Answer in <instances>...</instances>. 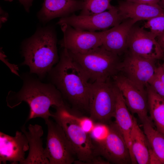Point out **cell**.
Here are the masks:
<instances>
[{
  "label": "cell",
  "instance_id": "obj_6",
  "mask_svg": "<svg viewBox=\"0 0 164 164\" xmlns=\"http://www.w3.org/2000/svg\"><path fill=\"white\" fill-rule=\"evenodd\" d=\"M116 96L114 83L109 80L90 83L89 97L90 117L95 122L108 124L114 117Z\"/></svg>",
  "mask_w": 164,
  "mask_h": 164
},
{
  "label": "cell",
  "instance_id": "obj_8",
  "mask_svg": "<svg viewBox=\"0 0 164 164\" xmlns=\"http://www.w3.org/2000/svg\"><path fill=\"white\" fill-rule=\"evenodd\" d=\"M124 20L117 7L98 14L90 15L73 14L60 18L57 24H68L76 29L92 32L105 30L116 26Z\"/></svg>",
  "mask_w": 164,
  "mask_h": 164
},
{
  "label": "cell",
  "instance_id": "obj_22",
  "mask_svg": "<svg viewBox=\"0 0 164 164\" xmlns=\"http://www.w3.org/2000/svg\"><path fill=\"white\" fill-rule=\"evenodd\" d=\"M146 88L149 117L156 129L164 134V99L149 84Z\"/></svg>",
  "mask_w": 164,
  "mask_h": 164
},
{
  "label": "cell",
  "instance_id": "obj_30",
  "mask_svg": "<svg viewBox=\"0 0 164 164\" xmlns=\"http://www.w3.org/2000/svg\"><path fill=\"white\" fill-rule=\"evenodd\" d=\"M132 2L144 4L149 5L158 4L161 0H124Z\"/></svg>",
  "mask_w": 164,
  "mask_h": 164
},
{
  "label": "cell",
  "instance_id": "obj_25",
  "mask_svg": "<svg viewBox=\"0 0 164 164\" xmlns=\"http://www.w3.org/2000/svg\"><path fill=\"white\" fill-rule=\"evenodd\" d=\"M144 26L149 29L155 37L160 36L164 34V14L147 20Z\"/></svg>",
  "mask_w": 164,
  "mask_h": 164
},
{
  "label": "cell",
  "instance_id": "obj_16",
  "mask_svg": "<svg viewBox=\"0 0 164 164\" xmlns=\"http://www.w3.org/2000/svg\"><path fill=\"white\" fill-rule=\"evenodd\" d=\"M136 22L132 19H127L119 24L105 30L101 46L118 56L121 54L128 48L130 34Z\"/></svg>",
  "mask_w": 164,
  "mask_h": 164
},
{
  "label": "cell",
  "instance_id": "obj_33",
  "mask_svg": "<svg viewBox=\"0 0 164 164\" xmlns=\"http://www.w3.org/2000/svg\"><path fill=\"white\" fill-rule=\"evenodd\" d=\"M158 4L161 8L164 9V0H161Z\"/></svg>",
  "mask_w": 164,
  "mask_h": 164
},
{
  "label": "cell",
  "instance_id": "obj_28",
  "mask_svg": "<svg viewBox=\"0 0 164 164\" xmlns=\"http://www.w3.org/2000/svg\"><path fill=\"white\" fill-rule=\"evenodd\" d=\"M154 74L164 84V69L162 65L156 67Z\"/></svg>",
  "mask_w": 164,
  "mask_h": 164
},
{
  "label": "cell",
  "instance_id": "obj_20",
  "mask_svg": "<svg viewBox=\"0 0 164 164\" xmlns=\"http://www.w3.org/2000/svg\"><path fill=\"white\" fill-rule=\"evenodd\" d=\"M130 138L132 152L137 163L150 164V149L147 139L134 116Z\"/></svg>",
  "mask_w": 164,
  "mask_h": 164
},
{
  "label": "cell",
  "instance_id": "obj_35",
  "mask_svg": "<svg viewBox=\"0 0 164 164\" xmlns=\"http://www.w3.org/2000/svg\"><path fill=\"white\" fill-rule=\"evenodd\" d=\"M162 67H163V68L164 69V61L162 64Z\"/></svg>",
  "mask_w": 164,
  "mask_h": 164
},
{
  "label": "cell",
  "instance_id": "obj_24",
  "mask_svg": "<svg viewBox=\"0 0 164 164\" xmlns=\"http://www.w3.org/2000/svg\"><path fill=\"white\" fill-rule=\"evenodd\" d=\"M110 132L108 124L101 122H95L93 128L89 133L90 135L94 145L104 141Z\"/></svg>",
  "mask_w": 164,
  "mask_h": 164
},
{
  "label": "cell",
  "instance_id": "obj_15",
  "mask_svg": "<svg viewBox=\"0 0 164 164\" xmlns=\"http://www.w3.org/2000/svg\"><path fill=\"white\" fill-rule=\"evenodd\" d=\"M83 5V0H44L37 16L40 22L46 24L54 19L67 17L81 10Z\"/></svg>",
  "mask_w": 164,
  "mask_h": 164
},
{
  "label": "cell",
  "instance_id": "obj_29",
  "mask_svg": "<svg viewBox=\"0 0 164 164\" xmlns=\"http://www.w3.org/2000/svg\"><path fill=\"white\" fill-rule=\"evenodd\" d=\"M6 1L11 2L13 0H4ZM23 6L25 10L27 12L30 11V9L32 5L34 0H18Z\"/></svg>",
  "mask_w": 164,
  "mask_h": 164
},
{
  "label": "cell",
  "instance_id": "obj_27",
  "mask_svg": "<svg viewBox=\"0 0 164 164\" xmlns=\"http://www.w3.org/2000/svg\"><path fill=\"white\" fill-rule=\"evenodd\" d=\"M148 84L159 95L164 99V84L154 74Z\"/></svg>",
  "mask_w": 164,
  "mask_h": 164
},
{
  "label": "cell",
  "instance_id": "obj_5",
  "mask_svg": "<svg viewBox=\"0 0 164 164\" xmlns=\"http://www.w3.org/2000/svg\"><path fill=\"white\" fill-rule=\"evenodd\" d=\"M69 53L90 83L107 81L118 72V56L101 46L84 53Z\"/></svg>",
  "mask_w": 164,
  "mask_h": 164
},
{
  "label": "cell",
  "instance_id": "obj_26",
  "mask_svg": "<svg viewBox=\"0 0 164 164\" xmlns=\"http://www.w3.org/2000/svg\"><path fill=\"white\" fill-rule=\"evenodd\" d=\"M68 115L78 124L86 132L89 134L93 128L95 122L90 117H78L73 114L67 106V109Z\"/></svg>",
  "mask_w": 164,
  "mask_h": 164
},
{
  "label": "cell",
  "instance_id": "obj_34",
  "mask_svg": "<svg viewBox=\"0 0 164 164\" xmlns=\"http://www.w3.org/2000/svg\"><path fill=\"white\" fill-rule=\"evenodd\" d=\"M161 46L162 50L164 53V43H159Z\"/></svg>",
  "mask_w": 164,
  "mask_h": 164
},
{
  "label": "cell",
  "instance_id": "obj_14",
  "mask_svg": "<svg viewBox=\"0 0 164 164\" xmlns=\"http://www.w3.org/2000/svg\"><path fill=\"white\" fill-rule=\"evenodd\" d=\"M29 149L27 138L22 132L16 131L14 136L0 132V164H22L25 152Z\"/></svg>",
  "mask_w": 164,
  "mask_h": 164
},
{
  "label": "cell",
  "instance_id": "obj_23",
  "mask_svg": "<svg viewBox=\"0 0 164 164\" xmlns=\"http://www.w3.org/2000/svg\"><path fill=\"white\" fill-rule=\"evenodd\" d=\"M84 5L80 15H90L102 12L112 8L111 0H83Z\"/></svg>",
  "mask_w": 164,
  "mask_h": 164
},
{
  "label": "cell",
  "instance_id": "obj_13",
  "mask_svg": "<svg viewBox=\"0 0 164 164\" xmlns=\"http://www.w3.org/2000/svg\"><path fill=\"white\" fill-rule=\"evenodd\" d=\"M150 31L133 26L128 43L130 53L142 57L155 60L161 59L164 53L161 46Z\"/></svg>",
  "mask_w": 164,
  "mask_h": 164
},
{
  "label": "cell",
  "instance_id": "obj_31",
  "mask_svg": "<svg viewBox=\"0 0 164 164\" xmlns=\"http://www.w3.org/2000/svg\"><path fill=\"white\" fill-rule=\"evenodd\" d=\"M0 28H1L2 24L5 22L7 20L9 15L7 12L2 9L1 7H0Z\"/></svg>",
  "mask_w": 164,
  "mask_h": 164
},
{
  "label": "cell",
  "instance_id": "obj_4",
  "mask_svg": "<svg viewBox=\"0 0 164 164\" xmlns=\"http://www.w3.org/2000/svg\"><path fill=\"white\" fill-rule=\"evenodd\" d=\"M67 106L66 104L55 107L56 111L52 113V117L62 128L71 145L77 159L74 163L100 164L101 157L97 155L89 134L68 115Z\"/></svg>",
  "mask_w": 164,
  "mask_h": 164
},
{
  "label": "cell",
  "instance_id": "obj_7",
  "mask_svg": "<svg viewBox=\"0 0 164 164\" xmlns=\"http://www.w3.org/2000/svg\"><path fill=\"white\" fill-rule=\"evenodd\" d=\"M47 126L46 156L50 164H71L76 157L71 145L61 127L50 119L45 122Z\"/></svg>",
  "mask_w": 164,
  "mask_h": 164
},
{
  "label": "cell",
  "instance_id": "obj_12",
  "mask_svg": "<svg viewBox=\"0 0 164 164\" xmlns=\"http://www.w3.org/2000/svg\"><path fill=\"white\" fill-rule=\"evenodd\" d=\"M155 61L130 53L119 63L118 71L139 87L145 88L154 74Z\"/></svg>",
  "mask_w": 164,
  "mask_h": 164
},
{
  "label": "cell",
  "instance_id": "obj_1",
  "mask_svg": "<svg viewBox=\"0 0 164 164\" xmlns=\"http://www.w3.org/2000/svg\"><path fill=\"white\" fill-rule=\"evenodd\" d=\"M49 73L52 84L72 109L89 113L90 82L67 49L63 48L59 61Z\"/></svg>",
  "mask_w": 164,
  "mask_h": 164
},
{
  "label": "cell",
  "instance_id": "obj_19",
  "mask_svg": "<svg viewBox=\"0 0 164 164\" xmlns=\"http://www.w3.org/2000/svg\"><path fill=\"white\" fill-rule=\"evenodd\" d=\"M114 86L116 96L114 117L115 118V122L122 133L127 144L131 155L132 164H137L132 152L130 138L133 116L129 112L120 91L114 85Z\"/></svg>",
  "mask_w": 164,
  "mask_h": 164
},
{
  "label": "cell",
  "instance_id": "obj_3",
  "mask_svg": "<svg viewBox=\"0 0 164 164\" xmlns=\"http://www.w3.org/2000/svg\"><path fill=\"white\" fill-rule=\"evenodd\" d=\"M57 43L56 33L52 26L37 28L22 43V53L24 60L22 64L29 66L31 73L43 77L59 61Z\"/></svg>",
  "mask_w": 164,
  "mask_h": 164
},
{
  "label": "cell",
  "instance_id": "obj_17",
  "mask_svg": "<svg viewBox=\"0 0 164 164\" xmlns=\"http://www.w3.org/2000/svg\"><path fill=\"white\" fill-rule=\"evenodd\" d=\"M28 140L29 152L22 164H50L45 156L42 137L43 134L42 127L38 124H30L27 131L24 126L21 128Z\"/></svg>",
  "mask_w": 164,
  "mask_h": 164
},
{
  "label": "cell",
  "instance_id": "obj_10",
  "mask_svg": "<svg viewBox=\"0 0 164 164\" xmlns=\"http://www.w3.org/2000/svg\"><path fill=\"white\" fill-rule=\"evenodd\" d=\"M110 132L103 142L95 144L97 155L109 163L132 164L130 150L120 130L114 122L108 124Z\"/></svg>",
  "mask_w": 164,
  "mask_h": 164
},
{
  "label": "cell",
  "instance_id": "obj_18",
  "mask_svg": "<svg viewBox=\"0 0 164 164\" xmlns=\"http://www.w3.org/2000/svg\"><path fill=\"white\" fill-rule=\"evenodd\" d=\"M117 7L124 20L131 19L136 22L164 14V9L158 4L149 5L124 0L118 2Z\"/></svg>",
  "mask_w": 164,
  "mask_h": 164
},
{
  "label": "cell",
  "instance_id": "obj_32",
  "mask_svg": "<svg viewBox=\"0 0 164 164\" xmlns=\"http://www.w3.org/2000/svg\"><path fill=\"white\" fill-rule=\"evenodd\" d=\"M158 37L159 39L158 42L159 43H164V34Z\"/></svg>",
  "mask_w": 164,
  "mask_h": 164
},
{
  "label": "cell",
  "instance_id": "obj_9",
  "mask_svg": "<svg viewBox=\"0 0 164 164\" xmlns=\"http://www.w3.org/2000/svg\"><path fill=\"white\" fill-rule=\"evenodd\" d=\"M60 26L63 37L60 44L71 53H85L102 45L105 30L92 32L77 29L66 24Z\"/></svg>",
  "mask_w": 164,
  "mask_h": 164
},
{
  "label": "cell",
  "instance_id": "obj_2",
  "mask_svg": "<svg viewBox=\"0 0 164 164\" xmlns=\"http://www.w3.org/2000/svg\"><path fill=\"white\" fill-rule=\"evenodd\" d=\"M7 105L13 108L24 101L29 105V112L27 120L37 117L46 122L53 116L50 107H59L66 103L60 91L52 84H45L35 79L25 80L22 87L18 92H9Z\"/></svg>",
  "mask_w": 164,
  "mask_h": 164
},
{
  "label": "cell",
  "instance_id": "obj_21",
  "mask_svg": "<svg viewBox=\"0 0 164 164\" xmlns=\"http://www.w3.org/2000/svg\"><path fill=\"white\" fill-rule=\"evenodd\" d=\"M142 123L149 145L151 158L159 164H164V134L154 128L149 117Z\"/></svg>",
  "mask_w": 164,
  "mask_h": 164
},
{
  "label": "cell",
  "instance_id": "obj_11",
  "mask_svg": "<svg viewBox=\"0 0 164 164\" xmlns=\"http://www.w3.org/2000/svg\"><path fill=\"white\" fill-rule=\"evenodd\" d=\"M113 78V83L121 93L129 111L136 114L142 123L148 118L146 89L139 87L123 74L117 73Z\"/></svg>",
  "mask_w": 164,
  "mask_h": 164
}]
</instances>
